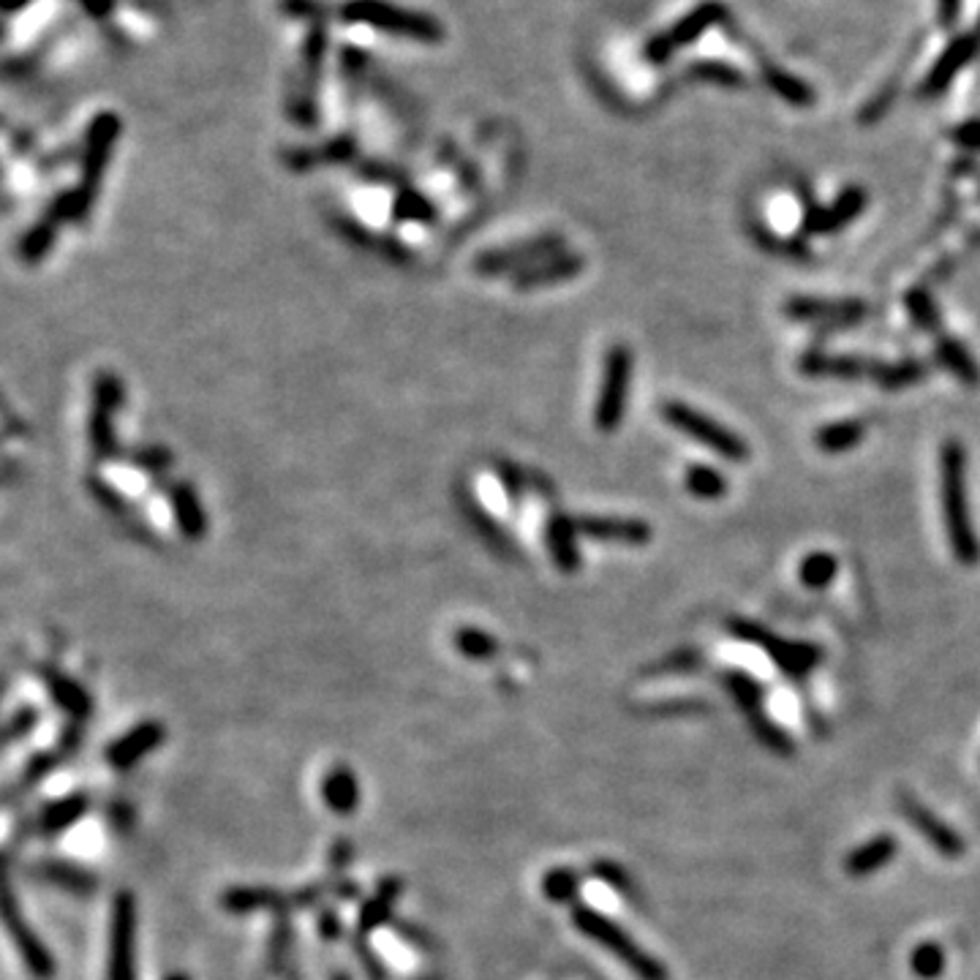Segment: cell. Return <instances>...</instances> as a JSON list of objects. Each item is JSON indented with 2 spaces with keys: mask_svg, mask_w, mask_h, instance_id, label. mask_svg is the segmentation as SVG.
I'll use <instances>...</instances> for the list:
<instances>
[{
  "mask_svg": "<svg viewBox=\"0 0 980 980\" xmlns=\"http://www.w3.org/2000/svg\"><path fill=\"white\" fill-rule=\"evenodd\" d=\"M550 544H553V555L559 561V566L564 572H572L577 566V550H575V537H572L569 520H553L550 526Z\"/></svg>",
  "mask_w": 980,
  "mask_h": 980,
  "instance_id": "83f0119b",
  "label": "cell"
},
{
  "mask_svg": "<svg viewBox=\"0 0 980 980\" xmlns=\"http://www.w3.org/2000/svg\"><path fill=\"white\" fill-rule=\"evenodd\" d=\"M577 874L572 869H553L542 877V893L550 898V902H572L577 893Z\"/></svg>",
  "mask_w": 980,
  "mask_h": 980,
  "instance_id": "f1b7e54d",
  "label": "cell"
},
{
  "mask_svg": "<svg viewBox=\"0 0 980 980\" xmlns=\"http://www.w3.org/2000/svg\"><path fill=\"white\" fill-rule=\"evenodd\" d=\"M953 139L961 147H969V150H980V120H969V123L958 125L953 131Z\"/></svg>",
  "mask_w": 980,
  "mask_h": 980,
  "instance_id": "f35d334b",
  "label": "cell"
},
{
  "mask_svg": "<svg viewBox=\"0 0 980 980\" xmlns=\"http://www.w3.org/2000/svg\"><path fill=\"white\" fill-rule=\"evenodd\" d=\"M580 531L591 534L593 539L624 544H646L651 539V526L642 520H618V517H586L580 520Z\"/></svg>",
  "mask_w": 980,
  "mask_h": 980,
  "instance_id": "2e32d148",
  "label": "cell"
},
{
  "mask_svg": "<svg viewBox=\"0 0 980 980\" xmlns=\"http://www.w3.org/2000/svg\"><path fill=\"white\" fill-rule=\"evenodd\" d=\"M978 38L975 36H961V38H956V41L951 44V47L945 49V52H942V58L936 60V65L934 69L929 71V76H926L923 79V87H920V93H923V96H940L942 90H945L947 85H951L953 82V76L958 74V71L964 69V65L969 63V60L975 58V54H978Z\"/></svg>",
  "mask_w": 980,
  "mask_h": 980,
  "instance_id": "4fadbf2b",
  "label": "cell"
},
{
  "mask_svg": "<svg viewBox=\"0 0 980 980\" xmlns=\"http://www.w3.org/2000/svg\"><path fill=\"white\" fill-rule=\"evenodd\" d=\"M727 689L733 691L735 702L744 708L749 716L760 713V702H762V689L757 681H751L746 673H730L727 675Z\"/></svg>",
  "mask_w": 980,
  "mask_h": 980,
  "instance_id": "f546056e",
  "label": "cell"
},
{
  "mask_svg": "<svg viewBox=\"0 0 980 980\" xmlns=\"http://www.w3.org/2000/svg\"><path fill=\"white\" fill-rule=\"evenodd\" d=\"M335 980H346V978H343V975H335Z\"/></svg>",
  "mask_w": 980,
  "mask_h": 980,
  "instance_id": "b9f144b4",
  "label": "cell"
},
{
  "mask_svg": "<svg viewBox=\"0 0 980 980\" xmlns=\"http://www.w3.org/2000/svg\"><path fill=\"white\" fill-rule=\"evenodd\" d=\"M923 363H904V365H893V368H882L874 370L877 379H880L882 387H904V384H912L923 376Z\"/></svg>",
  "mask_w": 980,
  "mask_h": 980,
  "instance_id": "836d02e7",
  "label": "cell"
},
{
  "mask_svg": "<svg viewBox=\"0 0 980 980\" xmlns=\"http://www.w3.org/2000/svg\"><path fill=\"white\" fill-rule=\"evenodd\" d=\"M863 207H866L863 188L842 191V196H838L831 207H814V210L806 212V221H804L806 234L838 232V229H844L847 223H853L855 218L863 212Z\"/></svg>",
  "mask_w": 980,
  "mask_h": 980,
  "instance_id": "30bf717a",
  "label": "cell"
},
{
  "mask_svg": "<svg viewBox=\"0 0 980 980\" xmlns=\"http://www.w3.org/2000/svg\"><path fill=\"white\" fill-rule=\"evenodd\" d=\"M163 740V727L158 722H142L134 730H128L125 735H120L112 746L107 749L109 765L125 771V768L136 765L145 755H150L152 749H158Z\"/></svg>",
  "mask_w": 980,
  "mask_h": 980,
  "instance_id": "8fae6325",
  "label": "cell"
},
{
  "mask_svg": "<svg viewBox=\"0 0 980 980\" xmlns=\"http://www.w3.org/2000/svg\"><path fill=\"white\" fill-rule=\"evenodd\" d=\"M909 967H912V972L918 978L936 980L942 975V969H945V951L936 942H923V945H918L909 953Z\"/></svg>",
  "mask_w": 980,
  "mask_h": 980,
  "instance_id": "484cf974",
  "label": "cell"
},
{
  "mask_svg": "<svg viewBox=\"0 0 980 980\" xmlns=\"http://www.w3.org/2000/svg\"><path fill=\"white\" fill-rule=\"evenodd\" d=\"M278 902L275 891H267V887H229L223 893L221 904L232 912H254L259 907H272Z\"/></svg>",
  "mask_w": 980,
  "mask_h": 980,
  "instance_id": "cb8c5ba5",
  "label": "cell"
},
{
  "mask_svg": "<svg viewBox=\"0 0 980 980\" xmlns=\"http://www.w3.org/2000/svg\"><path fill=\"white\" fill-rule=\"evenodd\" d=\"M321 800H324V804L341 817L354 814V811H357L359 787H357V776L352 773V768L335 765L324 779H321Z\"/></svg>",
  "mask_w": 980,
  "mask_h": 980,
  "instance_id": "9a60e30c",
  "label": "cell"
},
{
  "mask_svg": "<svg viewBox=\"0 0 980 980\" xmlns=\"http://www.w3.org/2000/svg\"><path fill=\"white\" fill-rule=\"evenodd\" d=\"M896 849L898 842L893 836H887V833L871 836L869 842L858 844V847L844 858V871H847L849 877L874 874V871H880L882 866H887L896 858Z\"/></svg>",
  "mask_w": 980,
  "mask_h": 980,
  "instance_id": "5bb4252c",
  "label": "cell"
},
{
  "mask_svg": "<svg viewBox=\"0 0 980 980\" xmlns=\"http://www.w3.org/2000/svg\"><path fill=\"white\" fill-rule=\"evenodd\" d=\"M3 920H5V929H9L11 940H14L16 951H20L22 961H25L27 972H30L36 980L52 978L54 975L52 953L47 951V945L38 940V934L25 920V915H22L20 904H16V896H14V891H11V885H5V893H3Z\"/></svg>",
  "mask_w": 980,
  "mask_h": 980,
  "instance_id": "8992f818",
  "label": "cell"
},
{
  "mask_svg": "<svg viewBox=\"0 0 980 980\" xmlns=\"http://www.w3.org/2000/svg\"><path fill=\"white\" fill-rule=\"evenodd\" d=\"M787 314L793 319H811V321H831V324H853L863 319L866 305L858 299H814L798 297L787 305Z\"/></svg>",
  "mask_w": 980,
  "mask_h": 980,
  "instance_id": "7c38bea8",
  "label": "cell"
},
{
  "mask_svg": "<svg viewBox=\"0 0 980 980\" xmlns=\"http://www.w3.org/2000/svg\"><path fill=\"white\" fill-rule=\"evenodd\" d=\"M87 809L85 795H69V798H60L54 804H49L41 811V831L44 833H58L63 828H69L71 822L79 820Z\"/></svg>",
  "mask_w": 980,
  "mask_h": 980,
  "instance_id": "44dd1931",
  "label": "cell"
},
{
  "mask_svg": "<svg viewBox=\"0 0 980 980\" xmlns=\"http://www.w3.org/2000/svg\"><path fill=\"white\" fill-rule=\"evenodd\" d=\"M572 923L580 931L583 936L597 942L599 947H604L608 953H613L626 969L637 975L640 980H667V969L659 958H653L651 953L642 951L624 929H621L615 920H610L608 915H602L599 909L591 907H575L572 909Z\"/></svg>",
  "mask_w": 980,
  "mask_h": 980,
  "instance_id": "7a4b0ae2",
  "label": "cell"
},
{
  "mask_svg": "<svg viewBox=\"0 0 980 980\" xmlns=\"http://www.w3.org/2000/svg\"><path fill=\"white\" fill-rule=\"evenodd\" d=\"M866 436V425L860 419H838V422L831 425H822L817 430L814 441L822 452H831V455H838V452H847L853 446H858Z\"/></svg>",
  "mask_w": 980,
  "mask_h": 980,
  "instance_id": "ac0fdd59",
  "label": "cell"
},
{
  "mask_svg": "<svg viewBox=\"0 0 980 980\" xmlns=\"http://www.w3.org/2000/svg\"><path fill=\"white\" fill-rule=\"evenodd\" d=\"M632 354L626 346H613L604 357V379L597 401V425L602 430L618 428L626 406V387H629Z\"/></svg>",
  "mask_w": 980,
  "mask_h": 980,
  "instance_id": "52a82bcc",
  "label": "cell"
},
{
  "mask_svg": "<svg viewBox=\"0 0 980 980\" xmlns=\"http://www.w3.org/2000/svg\"><path fill=\"white\" fill-rule=\"evenodd\" d=\"M684 482H686V490L702 501L722 499V495L727 493V479H724L716 468L702 466V463H695V466L686 468Z\"/></svg>",
  "mask_w": 980,
  "mask_h": 980,
  "instance_id": "7402d4cb",
  "label": "cell"
},
{
  "mask_svg": "<svg viewBox=\"0 0 980 980\" xmlns=\"http://www.w3.org/2000/svg\"><path fill=\"white\" fill-rule=\"evenodd\" d=\"M397 887H401L397 885V880H390L384 887H381L379 896H373L368 904H365V909H363V929L365 931L376 929L379 923H384V918L390 915L392 902H395V896H397Z\"/></svg>",
  "mask_w": 980,
  "mask_h": 980,
  "instance_id": "4dcf8cb0",
  "label": "cell"
},
{
  "mask_svg": "<svg viewBox=\"0 0 980 980\" xmlns=\"http://www.w3.org/2000/svg\"><path fill=\"white\" fill-rule=\"evenodd\" d=\"M49 689H52L54 700H58L65 711L74 713V716H85V713L90 711V700H87L85 691H82L74 681L65 678V675L58 673L49 675Z\"/></svg>",
  "mask_w": 980,
  "mask_h": 980,
  "instance_id": "4316f807",
  "label": "cell"
},
{
  "mask_svg": "<svg viewBox=\"0 0 980 980\" xmlns=\"http://www.w3.org/2000/svg\"><path fill=\"white\" fill-rule=\"evenodd\" d=\"M800 368L809 376H833V379H858V376L871 373L869 365L858 357H842V354H822L809 352L800 359Z\"/></svg>",
  "mask_w": 980,
  "mask_h": 980,
  "instance_id": "e0dca14e",
  "label": "cell"
},
{
  "mask_svg": "<svg viewBox=\"0 0 980 980\" xmlns=\"http://www.w3.org/2000/svg\"><path fill=\"white\" fill-rule=\"evenodd\" d=\"M662 414L675 430L686 433L689 439L700 441L702 446L719 452V455L727 457V461H733V463L749 461V444H746L738 433H733L730 428H724V425L716 422V419L706 417V414L697 412V408L686 406V403L670 401V403H664Z\"/></svg>",
  "mask_w": 980,
  "mask_h": 980,
  "instance_id": "3957f363",
  "label": "cell"
},
{
  "mask_svg": "<svg viewBox=\"0 0 980 980\" xmlns=\"http://www.w3.org/2000/svg\"><path fill=\"white\" fill-rule=\"evenodd\" d=\"M765 82L779 98H784V101L793 103V107H811V103H814V90H811L804 79L787 74V71L768 65Z\"/></svg>",
  "mask_w": 980,
  "mask_h": 980,
  "instance_id": "d6986e66",
  "label": "cell"
},
{
  "mask_svg": "<svg viewBox=\"0 0 980 980\" xmlns=\"http://www.w3.org/2000/svg\"><path fill=\"white\" fill-rule=\"evenodd\" d=\"M749 722H751V727L757 730V735H760L762 744H765L768 749L779 751V755H787V751H793V744H789L787 735H784L782 730L776 727V724L768 722L765 713H762V716H760V713H755V716H751Z\"/></svg>",
  "mask_w": 980,
  "mask_h": 980,
  "instance_id": "d6a6232c",
  "label": "cell"
},
{
  "mask_svg": "<svg viewBox=\"0 0 980 980\" xmlns=\"http://www.w3.org/2000/svg\"><path fill=\"white\" fill-rule=\"evenodd\" d=\"M907 308H909V314H912V319L918 321V324L923 327V330H934V327H936V310H934V305H931V299L926 297L923 292H909Z\"/></svg>",
  "mask_w": 980,
  "mask_h": 980,
  "instance_id": "d590c367",
  "label": "cell"
},
{
  "mask_svg": "<svg viewBox=\"0 0 980 980\" xmlns=\"http://www.w3.org/2000/svg\"><path fill=\"white\" fill-rule=\"evenodd\" d=\"M52 765H54L52 757H49V755H36L30 762H27L25 773H22V784H20V787H22V789L33 787V784H36L38 779L47 776L49 768H52Z\"/></svg>",
  "mask_w": 980,
  "mask_h": 980,
  "instance_id": "8d00e7d4",
  "label": "cell"
},
{
  "mask_svg": "<svg viewBox=\"0 0 980 980\" xmlns=\"http://www.w3.org/2000/svg\"><path fill=\"white\" fill-rule=\"evenodd\" d=\"M455 646L461 648L463 657H468V659H490L495 651L493 637H488L485 632H477V629H463L461 635L455 637Z\"/></svg>",
  "mask_w": 980,
  "mask_h": 980,
  "instance_id": "1f68e13d",
  "label": "cell"
},
{
  "mask_svg": "<svg viewBox=\"0 0 980 980\" xmlns=\"http://www.w3.org/2000/svg\"><path fill=\"white\" fill-rule=\"evenodd\" d=\"M902 814L907 817L909 825H912L915 831H918L920 836H923L926 842L936 849V853L945 855V858H961L964 838L958 836V833L953 831L945 820H940L934 811L926 809L920 800L909 798V795H902Z\"/></svg>",
  "mask_w": 980,
  "mask_h": 980,
  "instance_id": "9c48e42d",
  "label": "cell"
},
{
  "mask_svg": "<svg viewBox=\"0 0 980 980\" xmlns=\"http://www.w3.org/2000/svg\"><path fill=\"white\" fill-rule=\"evenodd\" d=\"M724 14H727V11H724L722 3L706 0V3H700L697 9H691L689 14L681 16L673 27H667V30L659 33L657 38H651L646 47V58L653 60V63H662V60L667 58V54H673L675 49L686 47V44H691L695 38H700L708 27L722 22Z\"/></svg>",
  "mask_w": 980,
  "mask_h": 980,
  "instance_id": "ba28073f",
  "label": "cell"
},
{
  "mask_svg": "<svg viewBox=\"0 0 980 980\" xmlns=\"http://www.w3.org/2000/svg\"><path fill=\"white\" fill-rule=\"evenodd\" d=\"M942 474V515H945L947 542L961 564L972 566L980 561V542L972 531L967 506V455L958 441H945L940 455Z\"/></svg>",
  "mask_w": 980,
  "mask_h": 980,
  "instance_id": "6da1fadb",
  "label": "cell"
},
{
  "mask_svg": "<svg viewBox=\"0 0 980 980\" xmlns=\"http://www.w3.org/2000/svg\"><path fill=\"white\" fill-rule=\"evenodd\" d=\"M36 869L44 880L54 882V885H60V887H69V891H74V893H90L93 887H96L93 874H87V871L79 869V866L60 863V860H47V863H38Z\"/></svg>",
  "mask_w": 980,
  "mask_h": 980,
  "instance_id": "ffe728a7",
  "label": "cell"
},
{
  "mask_svg": "<svg viewBox=\"0 0 980 980\" xmlns=\"http://www.w3.org/2000/svg\"><path fill=\"white\" fill-rule=\"evenodd\" d=\"M136 902L128 891H120L112 902L109 923V980H136Z\"/></svg>",
  "mask_w": 980,
  "mask_h": 980,
  "instance_id": "277c9868",
  "label": "cell"
},
{
  "mask_svg": "<svg viewBox=\"0 0 980 980\" xmlns=\"http://www.w3.org/2000/svg\"><path fill=\"white\" fill-rule=\"evenodd\" d=\"M836 569H838V561L833 559L831 553H822V550H817V553L806 555V559L800 561L798 577L804 586L825 588L828 583L836 577Z\"/></svg>",
  "mask_w": 980,
  "mask_h": 980,
  "instance_id": "d4e9b609",
  "label": "cell"
},
{
  "mask_svg": "<svg viewBox=\"0 0 980 980\" xmlns=\"http://www.w3.org/2000/svg\"><path fill=\"white\" fill-rule=\"evenodd\" d=\"M33 724H36V711H33V708H20V711L9 719V727H5V740H16L20 735H25Z\"/></svg>",
  "mask_w": 980,
  "mask_h": 980,
  "instance_id": "74e56055",
  "label": "cell"
},
{
  "mask_svg": "<svg viewBox=\"0 0 980 980\" xmlns=\"http://www.w3.org/2000/svg\"><path fill=\"white\" fill-rule=\"evenodd\" d=\"M958 9H961V0H940L942 25H953V20L958 16Z\"/></svg>",
  "mask_w": 980,
  "mask_h": 980,
  "instance_id": "ab89813d",
  "label": "cell"
},
{
  "mask_svg": "<svg viewBox=\"0 0 980 980\" xmlns=\"http://www.w3.org/2000/svg\"><path fill=\"white\" fill-rule=\"evenodd\" d=\"M691 74L700 76V79L722 82V85H730V87H738L740 82H744V76H740L738 71L730 69V65H724V63H695Z\"/></svg>",
  "mask_w": 980,
  "mask_h": 980,
  "instance_id": "e575fe53",
  "label": "cell"
},
{
  "mask_svg": "<svg viewBox=\"0 0 980 980\" xmlns=\"http://www.w3.org/2000/svg\"><path fill=\"white\" fill-rule=\"evenodd\" d=\"M167 980H188V978H185V975H180V972H177V975H169Z\"/></svg>",
  "mask_w": 980,
  "mask_h": 980,
  "instance_id": "60d3db41",
  "label": "cell"
},
{
  "mask_svg": "<svg viewBox=\"0 0 980 980\" xmlns=\"http://www.w3.org/2000/svg\"><path fill=\"white\" fill-rule=\"evenodd\" d=\"M936 354H940L942 365H945V368L951 370L953 376H958V379L967 381V384H978V381H980V368H978V365H975L972 354H969L967 348H964V343L951 341V338H942L940 348H936Z\"/></svg>",
  "mask_w": 980,
  "mask_h": 980,
  "instance_id": "603a6c76",
  "label": "cell"
},
{
  "mask_svg": "<svg viewBox=\"0 0 980 980\" xmlns=\"http://www.w3.org/2000/svg\"><path fill=\"white\" fill-rule=\"evenodd\" d=\"M730 629H733V635L740 637V640L755 642V646L765 648L768 657H771L773 662L784 670V673L793 675V678L809 673V670L820 662V648L811 646V642L784 640V637L771 635V632L762 629V626L746 624V621H733Z\"/></svg>",
  "mask_w": 980,
  "mask_h": 980,
  "instance_id": "5b68a950",
  "label": "cell"
}]
</instances>
